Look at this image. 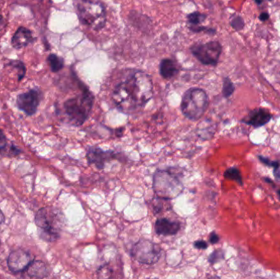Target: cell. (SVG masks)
I'll use <instances>...</instances> for the list:
<instances>
[{
    "label": "cell",
    "mask_w": 280,
    "mask_h": 279,
    "mask_svg": "<svg viewBox=\"0 0 280 279\" xmlns=\"http://www.w3.org/2000/svg\"><path fill=\"white\" fill-rule=\"evenodd\" d=\"M224 177L226 179L236 181L239 184H243V179L239 170L237 168H229L224 172Z\"/></svg>",
    "instance_id": "19"
},
{
    "label": "cell",
    "mask_w": 280,
    "mask_h": 279,
    "mask_svg": "<svg viewBox=\"0 0 280 279\" xmlns=\"http://www.w3.org/2000/svg\"><path fill=\"white\" fill-rule=\"evenodd\" d=\"M40 93L38 90H30L27 93H21L17 97V107L28 116H32L37 112L40 104Z\"/></svg>",
    "instance_id": "9"
},
{
    "label": "cell",
    "mask_w": 280,
    "mask_h": 279,
    "mask_svg": "<svg viewBox=\"0 0 280 279\" xmlns=\"http://www.w3.org/2000/svg\"><path fill=\"white\" fill-rule=\"evenodd\" d=\"M233 91H234V86L231 80L229 78H224L223 81V91H222L223 95L225 98H229L233 94Z\"/></svg>",
    "instance_id": "20"
},
{
    "label": "cell",
    "mask_w": 280,
    "mask_h": 279,
    "mask_svg": "<svg viewBox=\"0 0 280 279\" xmlns=\"http://www.w3.org/2000/svg\"><path fill=\"white\" fill-rule=\"evenodd\" d=\"M260 160L262 162L265 163L267 165H270V166H272V167L275 168H280V163L277 162V161H271L269 160V159L265 158L263 156H260Z\"/></svg>",
    "instance_id": "25"
},
{
    "label": "cell",
    "mask_w": 280,
    "mask_h": 279,
    "mask_svg": "<svg viewBox=\"0 0 280 279\" xmlns=\"http://www.w3.org/2000/svg\"><path fill=\"white\" fill-rule=\"evenodd\" d=\"M230 25L234 30H241L244 27V21L240 16H233L230 21Z\"/></svg>",
    "instance_id": "22"
},
{
    "label": "cell",
    "mask_w": 280,
    "mask_h": 279,
    "mask_svg": "<svg viewBox=\"0 0 280 279\" xmlns=\"http://www.w3.org/2000/svg\"><path fill=\"white\" fill-rule=\"evenodd\" d=\"M207 16L201 12H194L187 16V19L190 26H200V24L203 23L205 21Z\"/></svg>",
    "instance_id": "18"
},
{
    "label": "cell",
    "mask_w": 280,
    "mask_h": 279,
    "mask_svg": "<svg viewBox=\"0 0 280 279\" xmlns=\"http://www.w3.org/2000/svg\"><path fill=\"white\" fill-rule=\"evenodd\" d=\"M34 41L32 33L31 30L21 26L15 32L12 39V45L14 49H20L28 46Z\"/></svg>",
    "instance_id": "14"
},
{
    "label": "cell",
    "mask_w": 280,
    "mask_h": 279,
    "mask_svg": "<svg viewBox=\"0 0 280 279\" xmlns=\"http://www.w3.org/2000/svg\"><path fill=\"white\" fill-rule=\"evenodd\" d=\"M152 188L157 197L167 200L177 198L184 191L180 173L172 169L156 170L153 175Z\"/></svg>",
    "instance_id": "3"
},
{
    "label": "cell",
    "mask_w": 280,
    "mask_h": 279,
    "mask_svg": "<svg viewBox=\"0 0 280 279\" xmlns=\"http://www.w3.org/2000/svg\"><path fill=\"white\" fill-rule=\"evenodd\" d=\"M10 64L13 68L18 70V80H21V79H23V77L26 74V68H25L23 63L20 62V61H12Z\"/></svg>",
    "instance_id": "21"
},
{
    "label": "cell",
    "mask_w": 280,
    "mask_h": 279,
    "mask_svg": "<svg viewBox=\"0 0 280 279\" xmlns=\"http://www.w3.org/2000/svg\"><path fill=\"white\" fill-rule=\"evenodd\" d=\"M220 255H221V253H219L218 251H215L214 253L211 254L210 257H209V261H210V263L215 264V262H217L218 260L221 258V257H219Z\"/></svg>",
    "instance_id": "26"
},
{
    "label": "cell",
    "mask_w": 280,
    "mask_h": 279,
    "mask_svg": "<svg viewBox=\"0 0 280 279\" xmlns=\"http://www.w3.org/2000/svg\"><path fill=\"white\" fill-rule=\"evenodd\" d=\"M270 18V15L267 12H262L259 16V19L262 21H266Z\"/></svg>",
    "instance_id": "30"
},
{
    "label": "cell",
    "mask_w": 280,
    "mask_h": 279,
    "mask_svg": "<svg viewBox=\"0 0 280 279\" xmlns=\"http://www.w3.org/2000/svg\"><path fill=\"white\" fill-rule=\"evenodd\" d=\"M131 256L143 265H153L161 257V249L158 244L150 240L141 239L134 245Z\"/></svg>",
    "instance_id": "7"
},
{
    "label": "cell",
    "mask_w": 280,
    "mask_h": 279,
    "mask_svg": "<svg viewBox=\"0 0 280 279\" xmlns=\"http://www.w3.org/2000/svg\"><path fill=\"white\" fill-rule=\"evenodd\" d=\"M209 240H210L211 244H215V243H217L219 242V237L216 233H210V237H209Z\"/></svg>",
    "instance_id": "29"
},
{
    "label": "cell",
    "mask_w": 280,
    "mask_h": 279,
    "mask_svg": "<svg viewBox=\"0 0 280 279\" xmlns=\"http://www.w3.org/2000/svg\"><path fill=\"white\" fill-rule=\"evenodd\" d=\"M6 143H7V140H6L4 134L0 130V149L4 148L6 147Z\"/></svg>",
    "instance_id": "28"
},
{
    "label": "cell",
    "mask_w": 280,
    "mask_h": 279,
    "mask_svg": "<svg viewBox=\"0 0 280 279\" xmlns=\"http://www.w3.org/2000/svg\"><path fill=\"white\" fill-rule=\"evenodd\" d=\"M27 272L31 278H45L49 275L46 265L41 261H34L27 268Z\"/></svg>",
    "instance_id": "16"
},
{
    "label": "cell",
    "mask_w": 280,
    "mask_h": 279,
    "mask_svg": "<svg viewBox=\"0 0 280 279\" xmlns=\"http://www.w3.org/2000/svg\"><path fill=\"white\" fill-rule=\"evenodd\" d=\"M2 21V16H0V21Z\"/></svg>",
    "instance_id": "33"
},
{
    "label": "cell",
    "mask_w": 280,
    "mask_h": 279,
    "mask_svg": "<svg viewBox=\"0 0 280 279\" xmlns=\"http://www.w3.org/2000/svg\"><path fill=\"white\" fill-rule=\"evenodd\" d=\"M269 1H271V0H269Z\"/></svg>",
    "instance_id": "34"
},
{
    "label": "cell",
    "mask_w": 280,
    "mask_h": 279,
    "mask_svg": "<svg viewBox=\"0 0 280 279\" xmlns=\"http://www.w3.org/2000/svg\"><path fill=\"white\" fill-rule=\"evenodd\" d=\"M180 65L171 59H165L160 63V74L164 79H171L180 72Z\"/></svg>",
    "instance_id": "15"
},
{
    "label": "cell",
    "mask_w": 280,
    "mask_h": 279,
    "mask_svg": "<svg viewBox=\"0 0 280 279\" xmlns=\"http://www.w3.org/2000/svg\"><path fill=\"white\" fill-rule=\"evenodd\" d=\"M194 247L197 249L204 250L208 248V243L204 241H197L194 242Z\"/></svg>",
    "instance_id": "27"
},
{
    "label": "cell",
    "mask_w": 280,
    "mask_h": 279,
    "mask_svg": "<svg viewBox=\"0 0 280 279\" xmlns=\"http://www.w3.org/2000/svg\"><path fill=\"white\" fill-rule=\"evenodd\" d=\"M166 200L167 199H164V198H159V197H157V198L155 199L154 203H152V207H153L154 213L156 214V213L162 211V209L166 207V206L164 205V203Z\"/></svg>",
    "instance_id": "23"
},
{
    "label": "cell",
    "mask_w": 280,
    "mask_h": 279,
    "mask_svg": "<svg viewBox=\"0 0 280 279\" xmlns=\"http://www.w3.org/2000/svg\"><path fill=\"white\" fill-rule=\"evenodd\" d=\"M74 6L79 21L84 26L95 30L105 26L107 13L103 2L99 0H74Z\"/></svg>",
    "instance_id": "2"
},
{
    "label": "cell",
    "mask_w": 280,
    "mask_h": 279,
    "mask_svg": "<svg viewBox=\"0 0 280 279\" xmlns=\"http://www.w3.org/2000/svg\"><path fill=\"white\" fill-rule=\"evenodd\" d=\"M118 154L113 151H103L99 147H90L87 151V159L90 164L95 165L96 167L102 170L105 166L106 163L117 159Z\"/></svg>",
    "instance_id": "11"
},
{
    "label": "cell",
    "mask_w": 280,
    "mask_h": 279,
    "mask_svg": "<svg viewBox=\"0 0 280 279\" xmlns=\"http://www.w3.org/2000/svg\"><path fill=\"white\" fill-rule=\"evenodd\" d=\"M94 98L91 92L84 87L82 93L70 98L64 103V110L70 125L80 126L89 118L93 108Z\"/></svg>",
    "instance_id": "4"
},
{
    "label": "cell",
    "mask_w": 280,
    "mask_h": 279,
    "mask_svg": "<svg viewBox=\"0 0 280 279\" xmlns=\"http://www.w3.org/2000/svg\"><path fill=\"white\" fill-rule=\"evenodd\" d=\"M189 29H190V30L194 33L206 32L208 33V34H210V35H214L215 33V29L209 28V27H206V26H190Z\"/></svg>",
    "instance_id": "24"
},
{
    "label": "cell",
    "mask_w": 280,
    "mask_h": 279,
    "mask_svg": "<svg viewBox=\"0 0 280 279\" xmlns=\"http://www.w3.org/2000/svg\"><path fill=\"white\" fill-rule=\"evenodd\" d=\"M48 63L52 71L54 73L59 72L64 67V60L56 54H50L48 57Z\"/></svg>",
    "instance_id": "17"
},
{
    "label": "cell",
    "mask_w": 280,
    "mask_h": 279,
    "mask_svg": "<svg viewBox=\"0 0 280 279\" xmlns=\"http://www.w3.org/2000/svg\"><path fill=\"white\" fill-rule=\"evenodd\" d=\"M63 220V214L58 209L49 207L40 209L35 216V223L40 229V237L48 242L59 239Z\"/></svg>",
    "instance_id": "5"
},
{
    "label": "cell",
    "mask_w": 280,
    "mask_h": 279,
    "mask_svg": "<svg viewBox=\"0 0 280 279\" xmlns=\"http://www.w3.org/2000/svg\"><path fill=\"white\" fill-rule=\"evenodd\" d=\"M31 262L32 257L31 255L21 249L12 251L7 259V265L12 273L22 272L28 268Z\"/></svg>",
    "instance_id": "10"
},
{
    "label": "cell",
    "mask_w": 280,
    "mask_h": 279,
    "mask_svg": "<svg viewBox=\"0 0 280 279\" xmlns=\"http://www.w3.org/2000/svg\"><path fill=\"white\" fill-rule=\"evenodd\" d=\"M152 96L151 77L141 70H132L114 88L112 99L119 111L133 114L143 108Z\"/></svg>",
    "instance_id": "1"
},
{
    "label": "cell",
    "mask_w": 280,
    "mask_h": 279,
    "mask_svg": "<svg viewBox=\"0 0 280 279\" xmlns=\"http://www.w3.org/2000/svg\"><path fill=\"white\" fill-rule=\"evenodd\" d=\"M190 50L203 65L215 67L222 53V47L218 41H210L206 44H194Z\"/></svg>",
    "instance_id": "8"
},
{
    "label": "cell",
    "mask_w": 280,
    "mask_h": 279,
    "mask_svg": "<svg viewBox=\"0 0 280 279\" xmlns=\"http://www.w3.org/2000/svg\"><path fill=\"white\" fill-rule=\"evenodd\" d=\"M271 114L264 108H258L250 112L248 117L243 120V122L254 127L265 126L271 121Z\"/></svg>",
    "instance_id": "13"
},
{
    "label": "cell",
    "mask_w": 280,
    "mask_h": 279,
    "mask_svg": "<svg viewBox=\"0 0 280 279\" xmlns=\"http://www.w3.org/2000/svg\"><path fill=\"white\" fill-rule=\"evenodd\" d=\"M180 229V223L167 218H161L155 223V231L158 235L173 236L177 234Z\"/></svg>",
    "instance_id": "12"
},
{
    "label": "cell",
    "mask_w": 280,
    "mask_h": 279,
    "mask_svg": "<svg viewBox=\"0 0 280 279\" xmlns=\"http://www.w3.org/2000/svg\"><path fill=\"white\" fill-rule=\"evenodd\" d=\"M209 104L208 96L205 91L199 88H189L183 96L181 111L187 118L198 121L203 117Z\"/></svg>",
    "instance_id": "6"
},
{
    "label": "cell",
    "mask_w": 280,
    "mask_h": 279,
    "mask_svg": "<svg viewBox=\"0 0 280 279\" xmlns=\"http://www.w3.org/2000/svg\"><path fill=\"white\" fill-rule=\"evenodd\" d=\"M5 217L4 214L2 213V210L0 209V224H2L4 222Z\"/></svg>",
    "instance_id": "31"
},
{
    "label": "cell",
    "mask_w": 280,
    "mask_h": 279,
    "mask_svg": "<svg viewBox=\"0 0 280 279\" xmlns=\"http://www.w3.org/2000/svg\"><path fill=\"white\" fill-rule=\"evenodd\" d=\"M278 195H279V198H280V190H279L278 191Z\"/></svg>",
    "instance_id": "32"
}]
</instances>
